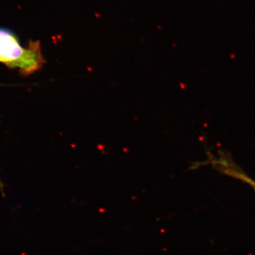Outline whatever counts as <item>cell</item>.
<instances>
[{"label": "cell", "mask_w": 255, "mask_h": 255, "mask_svg": "<svg viewBox=\"0 0 255 255\" xmlns=\"http://www.w3.org/2000/svg\"><path fill=\"white\" fill-rule=\"evenodd\" d=\"M0 63L18 69L23 75H31L41 70L46 60L41 42L31 41L28 46L23 47L14 32L0 28Z\"/></svg>", "instance_id": "1"}]
</instances>
